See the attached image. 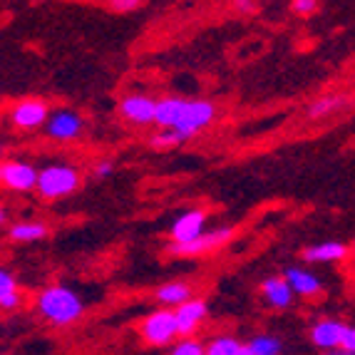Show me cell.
Here are the masks:
<instances>
[{
    "label": "cell",
    "instance_id": "1",
    "mask_svg": "<svg viewBox=\"0 0 355 355\" xmlns=\"http://www.w3.org/2000/svg\"><path fill=\"white\" fill-rule=\"evenodd\" d=\"M216 117V105L209 100H182V97H162L157 100V122L162 130H177L182 139H191L207 130Z\"/></svg>",
    "mask_w": 355,
    "mask_h": 355
},
{
    "label": "cell",
    "instance_id": "2",
    "mask_svg": "<svg viewBox=\"0 0 355 355\" xmlns=\"http://www.w3.org/2000/svg\"><path fill=\"white\" fill-rule=\"evenodd\" d=\"M35 308L42 320H48L50 326L62 328L80 320V315L85 313V301L80 298L77 291L67 288L62 284H53L37 293Z\"/></svg>",
    "mask_w": 355,
    "mask_h": 355
},
{
    "label": "cell",
    "instance_id": "3",
    "mask_svg": "<svg viewBox=\"0 0 355 355\" xmlns=\"http://www.w3.org/2000/svg\"><path fill=\"white\" fill-rule=\"evenodd\" d=\"M83 184V177L77 172V166L72 164H48L40 169V179H37V194L42 199H65V196L75 194Z\"/></svg>",
    "mask_w": 355,
    "mask_h": 355
},
{
    "label": "cell",
    "instance_id": "4",
    "mask_svg": "<svg viewBox=\"0 0 355 355\" xmlns=\"http://www.w3.org/2000/svg\"><path fill=\"white\" fill-rule=\"evenodd\" d=\"M179 336L174 308H159L142 320V338L149 345H169Z\"/></svg>",
    "mask_w": 355,
    "mask_h": 355
},
{
    "label": "cell",
    "instance_id": "5",
    "mask_svg": "<svg viewBox=\"0 0 355 355\" xmlns=\"http://www.w3.org/2000/svg\"><path fill=\"white\" fill-rule=\"evenodd\" d=\"M231 236H234V229H229V226H221V229L204 231L202 236H196L194 241L169 243V246H166V254H169V256H177V259H191V256H204V254H209V251L219 249L221 243H226Z\"/></svg>",
    "mask_w": 355,
    "mask_h": 355
},
{
    "label": "cell",
    "instance_id": "6",
    "mask_svg": "<svg viewBox=\"0 0 355 355\" xmlns=\"http://www.w3.org/2000/svg\"><path fill=\"white\" fill-rule=\"evenodd\" d=\"M50 107L45 100H37V97H30V100H20L10 107V122L12 127H18V130L25 132H33V130H40V127L48 125L50 119Z\"/></svg>",
    "mask_w": 355,
    "mask_h": 355
},
{
    "label": "cell",
    "instance_id": "7",
    "mask_svg": "<svg viewBox=\"0 0 355 355\" xmlns=\"http://www.w3.org/2000/svg\"><path fill=\"white\" fill-rule=\"evenodd\" d=\"M37 179H40V169H35L28 162L20 159H8L0 166V182L10 191H33L37 189Z\"/></svg>",
    "mask_w": 355,
    "mask_h": 355
},
{
    "label": "cell",
    "instance_id": "8",
    "mask_svg": "<svg viewBox=\"0 0 355 355\" xmlns=\"http://www.w3.org/2000/svg\"><path fill=\"white\" fill-rule=\"evenodd\" d=\"M119 114L130 125H152L157 122V100L142 92H132L119 102Z\"/></svg>",
    "mask_w": 355,
    "mask_h": 355
},
{
    "label": "cell",
    "instance_id": "9",
    "mask_svg": "<svg viewBox=\"0 0 355 355\" xmlns=\"http://www.w3.org/2000/svg\"><path fill=\"white\" fill-rule=\"evenodd\" d=\"M83 130L85 119L75 110H58V112L50 114L48 125H45V132L55 142H75L77 137L83 135Z\"/></svg>",
    "mask_w": 355,
    "mask_h": 355
},
{
    "label": "cell",
    "instance_id": "10",
    "mask_svg": "<svg viewBox=\"0 0 355 355\" xmlns=\"http://www.w3.org/2000/svg\"><path fill=\"white\" fill-rule=\"evenodd\" d=\"M204 231H207V211L187 209L174 219L172 229H169V239H172V243H187L194 241L196 236H202Z\"/></svg>",
    "mask_w": 355,
    "mask_h": 355
},
{
    "label": "cell",
    "instance_id": "11",
    "mask_svg": "<svg viewBox=\"0 0 355 355\" xmlns=\"http://www.w3.org/2000/svg\"><path fill=\"white\" fill-rule=\"evenodd\" d=\"M345 331H348V326L340 323V320L323 318L318 323H313V328H311V343L320 350H336L343 345Z\"/></svg>",
    "mask_w": 355,
    "mask_h": 355
},
{
    "label": "cell",
    "instance_id": "12",
    "mask_svg": "<svg viewBox=\"0 0 355 355\" xmlns=\"http://www.w3.org/2000/svg\"><path fill=\"white\" fill-rule=\"evenodd\" d=\"M174 313H177L179 336H191L209 315V306L204 298H191V301H187L184 306L174 308Z\"/></svg>",
    "mask_w": 355,
    "mask_h": 355
},
{
    "label": "cell",
    "instance_id": "13",
    "mask_svg": "<svg viewBox=\"0 0 355 355\" xmlns=\"http://www.w3.org/2000/svg\"><path fill=\"white\" fill-rule=\"evenodd\" d=\"M261 293H263V301L271 308L286 311V308L293 306V293H296V291L291 288L286 276H268V279L261 284Z\"/></svg>",
    "mask_w": 355,
    "mask_h": 355
},
{
    "label": "cell",
    "instance_id": "14",
    "mask_svg": "<svg viewBox=\"0 0 355 355\" xmlns=\"http://www.w3.org/2000/svg\"><path fill=\"white\" fill-rule=\"evenodd\" d=\"M286 281L291 284V288L296 291V296L303 298H315L323 293V281L320 276H315L313 271H308V268H298V266H291L286 268Z\"/></svg>",
    "mask_w": 355,
    "mask_h": 355
},
{
    "label": "cell",
    "instance_id": "15",
    "mask_svg": "<svg viewBox=\"0 0 355 355\" xmlns=\"http://www.w3.org/2000/svg\"><path fill=\"white\" fill-rule=\"evenodd\" d=\"M348 256V246L343 241H323L303 249V259L308 263H336Z\"/></svg>",
    "mask_w": 355,
    "mask_h": 355
},
{
    "label": "cell",
    "instance_id": "16",
    "mask_svg": "<svg viewBox=\"0 0 355 355\" xmlns=\"http://www.w3.org/2000/svg\"><path fill=\"white\" fill-rule=\"evenodd\" d=\"M154 298L164 308H179L194 298V291L187 281H172V284H164L154 291Z\"/></svg>",
    "mask_w": 355,
    "mask_h": 355
},
{
    "label": "cell",
    "instance_id": "17",
    "mask_svg": "<svg viewBox=\"0 0 355 355\" xmlns=\"http://www.w3.org/2000/svg\"><path fill=\"white\" fill-rule=\"evenodd\" d=\"M50 236V226L45 221H15L8 226V239L15 243H35Z\"/></svg>",
    "mask_w": 355,
    "mask_h": 355
},
{
    "label": "cell",
    "instance_id": "18",
    "mask_svg": "<svg viewBox=\"0 0 355 355\" xmlns=\"http://www.w3.org/2000/svg\"><path fill=\"white\" fill-rule=\"evenodd\" d=\"M20 303H23V293H20L18 281L8 268H3L0 271V308L3 311H15Z\"/></svg>",
    "mask_w": 355,
    "mask_h": 355
},
{
    "label": "cell",
    "instance_id": "19",
    "mask_svg": "<svg viewBox=\"0 0 355 355\" xmlns=\"http://www.w3.org/2000/svg\"><path fill=\"white\" fill-rule=\"evenodd\" d=\"M348 107V95H323L308 107V119H323Z\"/></svg>",
    "mask_w": 355,
    "mask_h": 355
},
{
    "label": "cell",
    "instance_id": "20",
    "mask_svg": "<svg viewBox=\"0 0 355 355\" xmlns=\"http://www.w3.org/2000/svg\"><path fill=\"white\" fill-rule=\"evenodd\" d=\"M249 345L254 350V355H284V340L279 336L261 333V336L251 338Z\"/></svg>",
    "mask_w": 355,
    "mask_h": 355
},
{
    "label": "cell",
    "instance_id": "21",
    "mask_svg": "<svg viewBox=\"0 0 355 355\" xmlns=\"http://www.w3.org/2000/svg\"><path fill=\"white\" fill-rule=\"evenodd\" d=\"M239 348H241V343H239L236 338L219 336L207 345V355H236Z\"/></svg>",
    "mask_w": 355,
    "mask_h": 355
},
{
    "label": "cell",
    "instance_id": "22",
    "mask_svg": "<svg viewBox=\"0 0 355 355\" xmlns=\"http://www.w3.org/2000/svg\"><path fill=\"white\" fill-rule=\"evenodd\" d=\"M179 142H184V139H182V135H179L177 130H162V132H157L152 139H149V144H152L154 149H169V147H174V144H179Z\"/></svg>",
    "mask_w": 355,
    "mask_h": 355
},
{
    "label": "cell",
    "instance_id": "23",
    "mask_svg": "<svg viewBox=\"0 0 355 355\" xmlns=\"http://www.w3.org/2000/svg\"><path fill=\"white\" fill-rule=\"evenodd\" d=\"M169 355H207V348L199 340H194V338H182L179 343H174Z\"/></svg>",
    "mask_w": 355,
    "mask_h": 355
},
{
    "label": "cell",
    "instance_id": "24",
    "mask_svg": "<svg viewBox=\"0 0 355 355\" xmlns=\"http://www.w3.org/2000/svg\"><path fill=\"white\" fill-rule=\"evenodd\" d=\"M291 10L296 12V15H313L318 10V0H291Z\"/></svg>",
    "mask_w": 355,
    "mask_h": 355
},
{
    "label": "cell",
    "instance_id": "25",
    "mask_svg": "<svg viewBox=\"0 0 355 355\" xmlns=\"http://www.w3.org/2000/svg\"><path fill=\"white\" fill-rule=\"evenodd\" d=\"M105 3H107V8H112L114 12H132L144 6V0H105Z\"/></svg>",
    "mask_w": 355,
    "mask_h": 355
},
{
    "label": "cell",
    "instance_id": "26",
    "mask_svg": "<svg viewBox=\"0 0 355 355\" xmlns=\"http://www.w3.org/2000/svg\"><path fill=\"white\" fill-rule=\"evenodd\" d=\"M112 172H114V162L112 159H100L95 164V177L97 179H107Z\"/></svg>",
    "mask_w": 355,
    "mask_h": 355
},
{
    "label": "cell",
    "instance_id": "27",
    "mask_svg": "<svg viewBox=\"0 0 355 355\" xmlns=\"http://www.w3.org/2000/svg\"><path fill=\"white\" fill-rule=\"evenodd\" d=\"M234 8H236L241 15H254L259 3H256V0H234Z\"/></svg>",
    "mask_w": 355,
    "mask_h": 355
},
{
    "label": "cell",
    "instance_id": "28",
    "mask_svg": "<svg viewBox=\"0 0 355 355\" xmlns=\"http://www.w3.org/2000/svg\"><path fill=\"white\" fill-rule=\"evenodd\" d=\"M343 350H350V353H355V328L348 326V331H345L343 336V345H340Z\"/></svg>",
    "mask_w": 355,
    "mask_h": 355
},
{
    "label": "cell",
    "instance_id": "29",
    "mask_svg": "<svg viewBox=\"0 0 355 355\" xmlns=\"http://www.w3.org/2000/svg\"><path fill=\"white\" fill-rule=\"evenodd\" d=\"M236 355H254V350H251V345L249 343H241V348H239V353Z\"/></svg>",
    "mask_w": 355,
    "mask_h": 355
},
{
    "label": "cell",
    "instance_id": "30",
    "mask_svg": "<svg viewBox=\"0 0 355 355\" xmlns=\"http://www.w3.org/2000/svg\"><path fill=\"white\" fill-rule=\"evenodd\" d=\"M326 355H355L350 350H343V348H336V350H326Z\"/></svg>",
    "mask_w": 355,
    "mask_h": 355
},
{
    "label": "cell",
    "instance_id": "31",
    "mask_svg": "<svg viewBox=\"0 0 355 355\" xmlns=\"http://www.w3.org/2000/svg\"><path fill=\"white\" fill-rule=\"evenodd\" d=\"M0 224H3V226L8 224V209H6V207L0 209Z\"/></svg>",
    "mask_w": 355,
    "mask_h": 355
},
{
    "label": "cell",
    "instance_id": "32",
    "mask_svg": "<svg viewBox=\"0 0 355 355\" xmlns=\"http://www.w3.org/2000/svg\"><path fill=\"white\" fill-rule=\"evenodd\" d=\"M353 254H355V243H353Z\"/></svg>",
    "mask_w": 355,
    "mask_h": 355
}]
</instances>
